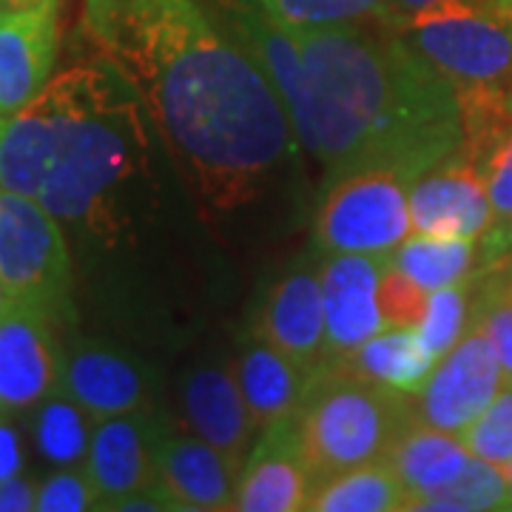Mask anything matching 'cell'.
Returning a JSON list of instances; mask_svg holds the SVG:
<instances>
[{
    "label": "cell",
    "instance_id": "74e56055",
    "mask_svg": "<svg viewBox=\"0 0 512 512\" xmlns=\"http://www.w3.org/2000/svg\"><path fill=\"white\" fill-rule=\"evenodd\" d=\"M353 3L362 9V15H365V18H376L384 6V0H353Z\"/></svg>",
    "mask_w": 512,
    "mask_h": 512
},
{
    "label": "cell",
    "instance_id": "d4e9b609",
    "mask_svg": "<svg viewBox=\"0 0 512 512\" xmlns=\"http://www.w3.org/2000/svg\"><path fill=\"white\" fill-rule=\"evenodd\" d=\"M94 419L72 402L66 393L55 390L37 404L35 410V441L40 456L49 458L57 467L83 464L89 439H92Z\"/></svg>",
    "mask_w": 512,
    "mask_h": 512
},
{
    "label": "cell",
    "instance_id": "cb8c5ba5",
    "mask_svg": "<svg viewBox=\"0 0 512 512\" xmlns=\"http://www.w3.org/2000/svg\"><path fill=\"white\" fill-rule=\"evenodd\" d=\"M476 259V239L433 237V234H410L390 254V262L410 279H416L427 293L470 282Z\"/></svg>",
    "mask_w": 512,
    "mask_h": 512
},
{
    "label": "cell",
    "instance_id": "60d3db41",
    "mask_svg": "<svg viewBox=\"0 0 512 512\" xmlns=\"http://www.w3.org/2000/svg\"><path fill=\"white\" fill-rule=\"evenodd\" d=\"M504 470H507V481H510V490H512V461L504 467Z\"/></svg>",
    "mask_w": 512,
    "mask_h": 512
},
{
    "label": "cell",
    "instance_id": "277c9868",
    "mask_svg": "<svg viewBox=\"0 0 512 512\" xmlns=\"http://www.w3.org/2000/svg\"><path fill=\"white\" fill-rule=\"evenodd\" d=\"M458 94L464 157L484 160L512 131V0H441L387 26Z\"/></svg>",
    "mask_w": 512,
    "mask_h": 512
},
{
    "label": "cell",
    "instance_id": "3957f363",
    "mask_svg": "<svg viewBox=\"0 0 512 512\" xmlns=\"http://www.w3.org/2000/svg\"><path fill=\"white\" fill-rule=\"evenodd\" d=\"M57 83L60 137L37 200L60 222L114 231L128 194L148 174L140 94L109 57L74 66Z\"/></svg>",
    "mask_w": 512,
    "mask_h": 512
},
{
    "label": "cell",
    "instance_id": "7a4b0ae2",
    "mask_svg": "<svg viewBox=\"0 0 512 512\" xmlns=\"http://www.w3.org/2000/svg\"><path fill=\"white\" fill-rule=\"evenodd\" d=\"M288 29L302 57L288 114L328 183L367 168H390L413 183L464 151L453 83L399 32L384 23Z\"/></svg>",
    "mask_w": 512,
    "mask_h": 512
},
{
    "label": "cell",
    "instance_id": "4dcf8cb0",
    "mask_svg": "<svg viewBox=\"0 0 512 512\" xmlns=\"http://www.w3.org/2000/svg\"><path fill=\"white\" fill-rule=\"evenodd\" d=\"M37 512H83L100 510V495L83 464L60 467L57 473L37 481Z\"/></svg>",
    "mask_w": 512,
    "mask_h": 512
},
{
    "label": "cell",
    "instance_id": "e575fe53",
    "mask_svg": "<svg viewBox=\"0 0 512 512\" xmlns=\"http://www.w3.org/2000/svg\"><path fill=\"white\" fill-rule=\"evenodd\" d=\"M20 464L23 461H20L18 433L6 421H0V478L18 476Z\"/></svg>",
    "mask_w": 512,
    "mask_h": 512
},
{
    "label": "cell",
    "instance_id": "52a82bcc",
    "mask_svg": "<svg viewBox=\"0 0 512 512\" xmlns=\"http://www.w3.org/2000/svg\"><path fill=\"white\" fill-rule=\"evenodd\" d=\"M0 276L18 302L55 313L69 293V248L55 214L29 194L0 188Z\"/></svg>",
    "mask_w": 512,
    "mask_h": 512
},
{
    "label": "cell",
    "instance_id": "44dd1931",
    "mask_svg": "<svg viewBox=\"0 0 512 512\" xmlns=\"http://www.w3.org/2000/svg\"><path fill=\"white\" fill-rule=\"evenodd\" d=\"M473 453L456 433L410 421L387 453V464L404 487V510H413L421 498L447 487L470 464Z\"/></svg>",
    "mask_w": 512,
    "mask_h": 512
},
{
    "label": "cell",
    "instance_id": "2e32d148",
    "mask_svg": "<svg viewBox=\"0 0 512 512\" xmlns=\"http://www.w3.org/2000/svg\"><path fill=\"white\" fill-rule=\"evenodd\" d=\"M57 390L97 421L146 410L151 399V376L146 367L120 350L83 345L63 359Z\"/></svg>",
    "mask_w": 512,
    "mask_h": 512
},
{
    "label": "cell",
    "instance_id": "e0dca14e",
    "mask_svg": "<svg viewBox=\"0 0 512 512\" xmlns=\"http://www.w3.org/2000/svg\"><path fill=\"white\" fill-rule=\"evenodd\" d=\"M63 94L60 83L37 94L29 106L0 117V188L37 197L55 163Z\"/></svg>",
    "mask_w": 512,
    "mask_h": 512
},
{
    "label": "cell",
    "instance_id": "f546056e",
    "mask_svg": "<svg viewBox=\"0 0 512 512\" xmlns=\"http://www.w3.org/2000/svg\"><path fill=\"white\" fill-rule=\"evenodd\" d=\"M430 293L421 288L416 279L399 271L393 262H387L382 282H379V308H382L384 328L416 330L427 313Z\"/></svg>",
    "mask_w": 512,
    "mask_h": 512
},
{
    "label": "cell",
    "instance_id": "8d00e7d4",
    "mask_svg": "<svg viewBox=\"0 0 512 512\" xmlns=\"http://www.w3.org/2000/svg\"><path fill=\"white\" fill-rule=\"evenodd\" d=\"M15 302H18V299L12 296L9 285H6V282H3V276H0V319H3L6 313H9V308H12Z\"/></svg>",
    "mask_w": 512,
    "mask_h": 512
},
{
    "label": "cell",
    "instance_id": "d590c367",
    "mask_svg": "<svg viewBox=\"0 0 512 512\" xmlns=\"http://www.w3.org/2000/svg\"><path fill=\"white\" fill-rule=\"evenodd\" d=\"M436 3H441V0H384L382 12L373 20H379L384 26H393V23L410 18V15H416L427 6H436Z\"/></svg>",
    "mask_w": 512,
    "mask_h": 512
},
{
    "label": "cell",
    "instance_id": "ffe728a7",
    "mask_svg": "<svg viewBox=\"0 0 512 512\" xmlns=\"http://www.w3.org/2000/svg\"><path fill=\"white\" fill-rule=\"evenodd\" d=\"M237 376L242 399L248 404L259 430L291 421L311 390L316 373L313 367L293 362L282 350L254 336V342L242 350L237 365L231 367Z\"/></svg>",
    "mask_w": 512,
    "mask_h": 512
},
{
    "label": "cell",
    "instance_id": "d6a6232c",
    "mask_svg": "<svg viewBox=\"0 0 512 512\" xmlns=\"http://www.w3.org/2000/svg\"><path fill=\"white\" fill-rule=\"evenodd\" d=\"M484 177L493 200V225H510L512 222V131L490 151L484 160Z\"/></svg>",
    "mask_w": 512,
    "mask_h": 512
},
{
    "label": "cell",
    "instance_id": "4fadbf2b",
    "mask_svg": "<svg viewBox=\"0 0 512 512\" xmlns=\"http://www.w3.org/2000/svg\"><path fill=\"white\" fill-rule=\"evenodd\" d=\"M46 319L26 302H15L0 319V402L6 410L37 407L57 390L63 359Z\"/></svg>",
    "mask_w": 512,
    "mask_h": 512
},
{
    "label": "cell",
    "instance_id": "9c48e42d",
    "mask_svg": "<svg viewBox=\"0 0 512 512\" xmlns=\"http://www.w3.org/2000/svg\"><path fill=\"white\" fill-rule=\"evenodd\" d=\"M493 220L484 168L464 154L430 168L410 183L413 234L481 239Z\"/></svg>",
    "mask_w": 512,
    "mask_h": 512
},
{
    "label": "cell",
    "instance_id": "6da1fadb",
    "mask_svg": "<svg viewBox=\"0 0 512 512\" xmlns=\"http://www.w3.org/2000/svg\"><path fill=\"white\" fill-rule=\"evenodd\" d=\"M89 26L154 114L200 200H254L291 151L293 123L256 57L200 0H89Z\"/></svg>",
    "mask_w": 512,
    "mask_h": 512
},
{
    "label": "cell",
    "instance_id": "9a60e30c",
    "mask_svg": "<svg viewBox=\"0 0 512 512\" xmlns=\"http://www.w3.org/2000/svg\"><path fill=\"white\" fill-rule=\"evenodd\" d=\"M239 476L242 464L200 436H163L157 444V487L171 510H231Z\"/></svg>",
    "mask_w": 512,
    "mask_h": 512
},
{
    "label": "cell",
    "instance_id": "1f68e13d",
    "mask_svg": "<svg viewBox=\"0 0 512 512\" xmlns=\"http://www.w3.org/2000/svg\"><path fill=\"white\" fill-rule=\"evenodd\" d=\"M271 12L293 26H339L365 20L353 0H262Z\"/></svg>",
    "mask_w": 512,
    "mask_h": 512
},
{
    "label": "cell",
    "instance_id": "484cf974",
    "mask_svg": "<svg viewBox=\"0 0 512 512\" xmlns=\"http://www.w3.org/2000/svg\"><path fill=\"white\" fill-rule=\"evenodd\" d=\"M416 512H487L512 510V490L507 470L484 458H470V464L447 487H441L413 507Z\"/></svg>",
    "mask_w": 512,
    "mask_h": 512
},
{
    "label": "cell",
    "instance_id": "30bf717a",
    "mask_svg": "<svg viewBox=\"0 0 512 512\" xmlns=\"http://www.w3.org/2000/svg\"><path fill=\"white\" fill-rule=\"evenodd\" d=\"M160 439L146 410L94 421L83 467L100 495V510H111L117 501L157 484Z\"/></svg>",
    "mask_w": 512,
    "mask_h": 512
},
{
    "label": "cell",
    "instance_id": "f35d334b",
    "mask_svg": "<svg viewBox=\"0 0 512 512\" xmlns=\"http://www.w3.org/2000/svg\"><path fill=\"white\" fill-rule=\"evenodd\" d=\"M35 3H43V0H0V6H6V9H23V6H35Z\"/></svg>",
    "mask_w": 512,
    "mask_h": 512
},
{
    "label": "cell",
    "instance_id": "836d02e7",
    "mask_svg": "<svg viewBox=\"0 0 512 512\" xmlns=\"http://www.w3.org/2000/svg\"><path fill=\"white\" fill-rule=\"evenodd\" d=\"M37 484L29 478L9 476L0 478V512H26L35 510Z\"/></svg>",
    "mask_w": 512,
    "mask_h": 512
},
{
    "label": "cell",
    "instance_id": "ac0fdd59",
    "mask_svg": "<svg viewBox=\"0 0 512 512\" xmlns=\"http://www.w3.org/2000/svg\"><path fill=\"white\" fill-rule=\"evenodd\" d=\"M313 481L311 470L296 450L293 419L268 427L251 450L239 476L234 512H299L308 510Z\"/></svg>",
    "mask_w": 512,
    "mask_h": 512
},
{
    "label": "cell",
    "instance_id": "5b68a950",
    "mask_svg": "<svg viewBox=\"0 0 512 512\" xmlns=\"http://www.w3.org/2000/svg\"><path fill=\"white\" fill-rule=\"evenodd\" d=\"M410 421V396L325 365L293 416V439L313 481H325L384 461Z\"/></svg>",
    "mask_w": 512,
    "mask_h": 512
},
{
    "label": "cell",
    "instance_id": "8fae6325",
    "mask_svg": "<svg viewBox=\"0 0 512 512\" xmlns=\"http://www.w3.org/2000/svg\"><path fill=\"white\" fill-rule=\"evenodd\" d=\"M60 3L0 6V117L29 106L52 80L60 43Z\"/></svg>",
    "mask_w": 512,
    "mask_h": 512
},
{
    "label": "cell",
    "instance_id": "5bb4252c",
    "mask_svg": "<svg viewBox=\"0 0 512 512\" xmlns=\"http://www.w3.org/2000/svg\"><path fill=\"white\" fill-rule=\"evenodd\" d=\"M254 333L299 365H328V325L319 271L296 268L268 291Z\"/></svg>",
    "mask_w": 512,
    "mask_h": 512
},
{
    "label": "cell",
    "instance_id": "7402d4cb",
    "mask_svg": "<svg viewBox=\"0 0 512 512\" xmlns=\"http://www.w3.org/2000/svg\"><path fill=\"white\" fill-rule=\"evenodd\" d=\"M328 365L342 367L365 382L396 390L402 396H413L433 370L436 359L421 345L416 330L387 328Z\"/></svg>",
    "mask_w": 512,
    "mask_h": 512
},
{
    "label": "cell",
    "instance_id": "ab89813d",
    "mask_svg": "<svg viewBox=\"0 0 512 512\" xmlns=\"http://www.w3.org/2000/svg\"><path fill=\"white\" fill-rule=\"evenodd\" d=\"M490 271H501V274L510 276V279H512V254L507 256V259H504L501 265H495V268H490Z\"/></svg>",
    "mask_w": 512,
    "mask_h": 512
},
{
    "label": "cell",
    "instance_id": "8992f818",
    "mask_svg": "<svg viewBox=\"0 0 512 512\" xmlns=\"http://www.w3.org/2000/svg\"><path fill=\"white\" fill-rule=\"evenodd\" d=\"M410 234V180L390 168L339 177L316 217L325 254H393Z\"/></svg>",
    "mask_w": 512,
    "mask_h": 512
},
{
    "label": "cell",
    "instance_id": "603a6c76",
    "mask_svg": "<svg viewBox=\"0 0 512 512\" xmlns=\"http://www.w3.org/2000/svg\"><path fill=\"white\" fill-rule=\"evenodd\" d=\"M311 512H399L404 510V487L387 461L353 467L339 476L316 481Z\"/></svg>",
    "mask_w": 512,
    "mask_h": 512
},
{
    "label": "cell",
    "instance_id": "ba28073f",
    "mask_svg": "<svg viewBox=\"0 0 512 512\" xmlns=\"http://www.w3.org/2000/svg\"><path fill=\"white\" fill-rule=\"evenodd\" d=\"M504 387L493 342L470 322L464 336L441 356L410 396L413 419L461 436Z\"/></svg>",
    "mask_w": 512,
    "mask_h": 512
},
{
    "label": "cell",
    "instance_id": "83f0119b",
    "mask_svg": "<svg viewBox=\"0 0 512 512\" xmlns=\"http://www.w3.org/2000/svg\"><path fill=\"white\" fill-rule=\"evenodd\" d=\"M470 316H473V299H470L467 282L447 285V288L430 293L427 313H424L416 333H419L421 345L436 362L464 336V330L470 328Z\"/></svg>",
    "mask_w": 512,
    "mask_h": 512
},
{
    "label": "cell",
    "instance_id": "d6986e66",
    "mask_svg": "<svg viewBox=\"0 0 512 512\" xmlns=\"http://www.w3.org/2000/svg\"><path fill=\"white\" fill-rule=\"evenodd\" d=\"M183 407L191 430L202 441L245 467L259 424L242 399L234 370L211 365L191 370L183 384Z\"/></svg>",
    "mask_w": 512,
    "mask_h": 512
},
{
    "label": "cell",
    "instance_id": "b9f144b4",
    "mask_svg": "<svg viewBox=\"0 0 512 512\" xmlns=\"http://www.w3.org/2000/svg\"><path fill=\"white\" fill-rule=\"evenodd\" d=\"M3 410H6V407H3V402H0V416H3Z\"/></svg>",
    "mask_w": 512,
    "mask_h": 512
},
{
    "label": "cell",
    "instance_id": "4316f807",
    "mask_svg": "<svg viewBox=\"0 0 512 512\" xmlns=\"http://www.w3.org/2000/svg\"><path fill=\"white\" fill-rule=\"evenodd\" d=\"M481 288L473 296V316L478 328L493 342L504 384H512V279L501 271H484Z\"/></svg>",
    "mask_w": 512,
    "mask_h": 512
},
{
    "label": "cell",
    "instance_id": "7c38bea8",
    "mask_svg": "<svg viewBox=\"0 0 512 512\" xmlns=\"http://www.w3.org/2000/svg\"><path fill=\"white\" fill-rule=\"evenodd\" d=\"M387 262L390 254H325L322 259L319 282L328 325V362L387 330L379 308V282Z\"/></svg>",
    "mask_w": 512,
    "mask_h": 512
},
{
    "label": "cell",
    "instance_id": "f1b7e54d",
    "mask_svg": "<svg viewBox=\"0 0 512 512\" xmlns=\"http://www.w3.org/2000/svg\"><path fill=\"white\" fill-rule=\"evenodd\" d=\"M461 439L467 444V450L476 458H484L490 464L507 467L512 461V384H504L498 390L493 402L487 404V410L478 416Z\"/></svg>",
    "mask_w": 512,
    "mask_h": 512
}]
</instances>
